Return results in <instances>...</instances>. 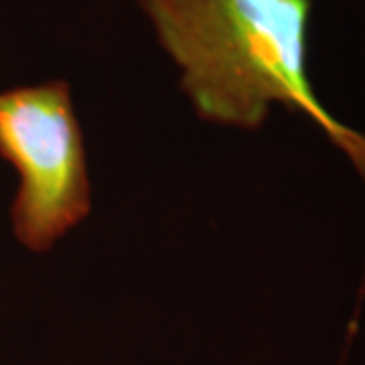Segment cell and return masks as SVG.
<instances>
[{"mask_svg":"<svg viewBox=\"0 0 365 365\" xmlns=\"http://www.w3.org/2000/svg\"><path fill=\"white\" fill-rule=\"evenodd\" d=\"M197 114L254 130L274 102L319 124L365 179V136L319 102L307 73L311 0H140Z\"/></svg>","mask_w":365,"mask_h":365,"instance_id":"1","label":"cell"},{"mask_svg":"<svg viewBox=\"0 0 365 365\" xmlns=\"http://www.w3.org/2000/svg\"><path fill=\"white\" fill-rule=\"evenodd\" d=\"M0 157L19 173L13 227L43 252L88 217L90 177L66 81L0 91Z\"/></svg>","mask_w":365,"mask_h":365,"instance_id":"2","label":"cell"}]
</instances>
